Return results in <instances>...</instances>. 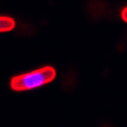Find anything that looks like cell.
I'll return each mask as SVG.
<instances>
[{
	"label": "cell",
	"mask_w": 127,
	"mask_h": 127,
	"mask_svg": "<svg viewBox=\"0 0 127 127\" xmlns=\"http://www.w3.org/2000/svg\"><path fill=\"white\" fill-rule=\"evenodd\" d=\"M15 27V21L13 17L0 15V32H10Z\"/></svg>",
	"instance_id": "cell-2"
},
{
	"label": "cell",
	"mask_w": 127,
	"mask_h": 127,
	"mask_svg": "<svg viewBox=\"0 0 127 127\" xmlns=\"http://www.w3.org/2000/svg\"><path fill=\"white\" fill-rule=\"evenodd\" d=\"M56 76L57 72L54 67L45 66L29 73L13 76L11 78V88L17 92L35 89L53 81Z\"/></svg>",
	"instance_id": "cell-1"
},
{
	"label": "cell",
	"mask_w": 127,
	"mask_h": 127,
	"mask_svg": "<svg viewBox=\"0 0 127 127\" xmlns=\"http://www.w3.org/2000/svg\"><path fill=\"white\" fill-rule=\"evenodd\" d=\"M126 11H127V8H123V10H122V13H121V17L123 19V21H125L126 22L127 19H126Z\"/></svg>",
	"instance_id": "cell-3"
}]
</instances>
